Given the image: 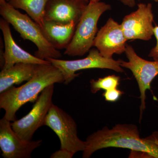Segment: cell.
Here are the masks:
<instances>
[{"label": "cell", "mask_w": 158, "mask_h": 158, "mask_svg": "<svg viewBox=\"0 0 158 158\" xmlns=\"http://www.w3.org/2000/svg\"><path fill=\"white\" fill-rule=\"evenodd\" d=\"M37 64L19 63L0 73V93H2L15 85H19L27 81L32 77Z\"/></svg>", "instance_id": "obj_15"}, {"label": "cell", "mask_w": 158, "mask_h": 158, "mask_svg": "<svg viewBox=\"0 0 158 158\" xmlns=\"http://www.w3.org/2000/svg\"><path fill=\"white\" fill-rule=\"evenodd\" d=\"M77 25L75 22L64 24L44 20L40 28L46 39L55 48L65 49L73 39Z\"/></svg>", "instance_id": "obj_14"}, {"label": "cell", "mask_w": 158, "mask_h": 158, "mask_svg": "<svg viewBox=\"0 0 158 158\" xmlns=\"http://www.w3.org/2000/svg\"><path fill=\"white\" fill-rule=\"evenodd\" d=\"M0 29L2 33L5 45L2 69L10 68L19 63L37 65L50 63L47 60L39 59L31 55L18 45L12 37L9 24L3 18L0 19Z\"/></svg>", "instance_id": "obj_12"}, {"label": "cell", "mask_w": 158, "mask_h": 158, "mask_svg": "<svg viewBox=\"0 0 158 158\" xmlns=\"http://www.w3.org/2000/svg\"><path fill=\"white\" fill-rule=\"evenodd\" d=\"M54 85L45 88L36 100L31 111L23 118L13 121L11 127L24 140H32L34 133L44 125L46 117L53 104Z\"/></svg>", "instance_id": "obj_7"}, {"label": "cell", "mask_w": 158, "mask_h": 158, "mask_svg": "<svg viewBox=\"0 0 158 158\" xmlns=\"http://www.w3.org/2000/svg\"><path fill=\"white\" fill-rule=\"evenodd\" d=\"M124 6H127L130 8H133L136 5V0H118Z\"/></svg>", "instance_id": "obj_21"}, {"label": "cell", "mask_w": 158, "mask_h": 158, "mask_svg": "<svg viewBox=\"0 0 158 158\" xmlns=\"http://www.w3.org/2000/svg\"><path fill=\"white\" fill-rule=\"evenodd\" d=\"M127 62L119 59L120 65L123 68L130 69L138 83L140 92V120L146 108V91L150 90L151 84L158 75V60L150 61L142 59L136 53L132 46L127 44L125 52Z\"/></svg>", "instance_id": "obj_8"}, {"label": "cell", "mask_w": 158, "mask_h": 158, "mask_svg": "<svg viewBox=\"0 0 158 158\" xmlns=\"http://www.w3.org/2000/svg\"><path fill=\"white\" fill-rule=\"evenodd\" d=\"M44 125L50 128L59 137L62 149L69 151L74 154L83 152L86 142L77 135L75 121L67 113L53 104L46 117Z\"/></svg>", "instance_id": "obj_5"}, {"label": "cell", "mask_w": 158, "mask_h": 158, "mask_svg": "<svg viewBox=\"0 0 158 158\" xmlns=\"http://www.w3.org/2000/svg\"><path fill=\"white\" fill-rule=\"evenodd\" d=\"M154 35L156 40V44L155 46L150 51L148 56L152 58L153 60H158V26H155L154 30Z\"/></svg>", "instance_id": "obj_19"}, {"label": "cell", "mask_w": 158, "mask_h": 158, "mask_svg": "<svg viewBox=\"0 0 158 158\" xmlns=\"http://www.w3.org/2000/svg\"><path fill=\"white\" fill-rule=\"evenodd\" d=\"M42 140L27 141L20 138L11 127V121L6 118L0 120V148L4 158H30Z\"/></svg>", "instance_id": "obj_10"}, {"label": "cell", "mask_w": 158, "mask_h": 158, "mask_svg": "<svg viewBox=\"0 0 158 158\" xmlns=\"http://www.w3.org/2000/svg\"><path fill=\"white\" fill-rule=\"evenodd\" d=\"M82 157L89 158L97 151L110 147L127 148L140 154V156L158 158V131L141 138L137 126L116 124L112 128L105 127L86 139Z\"/></svg>", "instance_id": "obj_1"}, {"label": "cell", "mask_w": 158, "mask_h": 158, "mask_svg": "<svg viewBox=\"0 0 158 158\" xmlns=\"http://www.w3.org/2000/svg\"><path fill=\"white\" fill-rule=\"evenodd\" d=\"M152 1H154V2H156L158 3V0H152Z\"/></svg>", "instance_id": "obj_23"}, {"label": "cell", "mask_w": 158, "mask_h": 158, "mask_svg": "<svg viewBox=\"0 0 158 158\" xmlns=\"http://www.w3.org/2000/svg\"><path fill=\"white\" fill-rule=\"evenodd\" d=\"M120 77L115 75H109L98 80L92 79L90 81V90L92 94H95L100 90H106L118 88L120 81Z\"/></svg>", "instance_id": "obj_17"}, {"label": "cell", "mask_w": 158, "mask_h": 158, "mask_svg": "<svg viewBox=\"0 0 158 158\" xmlns=\"http://www.w3.org/2000/svg\"><path fill=\"white\" fill-rule=\"evenodd\" d=\"M88 2L85 0H48L44 20L77 24Z\"/></svg>", "instance_id": "obj_13"}, {"label": "cell", "mask_w": 158, "mask_h": 158, "mask_svg": "<svg viewBox=\"0 0 158 158\" xmlns=\"http://www.w3.org/2000/svg\"><path fill=\"white\" fill-rule=\"evenodd\" d=\"M0 14L13 26L23 39L35 44L37 48L35 56L44 60L48 58L60 59L62 56L59 50L55 48L46 39L40 27L29 15L21 13L7 1L0 4Z\"/></svg>", "instance_id": "obj_3"}, {"label": "cell", "mask_w": 158, "mask_h": 158, "mask_svg": "<svg viewBox=\"0 0 158 158\" xmlns=\"http://www.w3.org/2000/svg\"><path fill=\"white\" fill-rule=\"evenodd\" d=\"M111 6L101 0H90L77 24L74 34L64 54L70 56H82L89 52L98 32L100 17Z\"/></svg>", "instance_id": "obj_4"}, {"label": "cell", "mask_w": 158, "mask_h": 158, "mask_svg": "<svg viewBox=\"0 0 158 158\" xmlns=\"http://www.w3.org/2000/svg\"><path fill=\"white\" fill-rule=\"evenodd\" d=\"M6 1L7 0H0V4H2V3L4 2H6Z\"/></svg>", "instance_id": "obj_22"}, {"label": "cell", "mask_w": 158, "mask_h": 158, "mask_svg": "<svg viewBox=\"0 0 158 158\" xmlns=\"http://www.w3.org/2000/svg\"><path fill=\"white\" fill-rule=\"evenodd\" d=\"M85 1H87V2H89L90 0H85Z\"/></svg>", "instance_id": "obj_24"}, {"label": "cell", "mask_w": 158, "mask_h": 158, "mask_svg": "<svg viewBox=\"0 0 158 158\" xmlns=\"http://www.w3.org/2000/svg\"><path fill=\"white\" fill-rule=\"evenodd\" d=\"M46 60L61 71L64 77V84L65 85H68L79 75V73H76L79 70L90 69H106L120 73L124 72L119 60H115L113 58H105L97 48L90 49L88 56L83 59L64 60L48 58Z\"/></svg>", "instance_id": "obj_6"}, {"label": "cell", "mask_w": 158, "mask_h": 158, "mask_svg": "<svg viewBox=\"0 0 158 158\" xmlns=\"http://www.w3.org/2000/svg\"><path fill=\"white\" fill-rule=\"evenodd\" d=\"M74 154L66 149L60 148L59 150L55 152L51 156V158H72Z\"/></svg>", "instance_id": "obj_20"}, {"label": "cell", "mask_w": 158, "mask_h": 158, "mask_svg": "<svg viewBox=\"0 0 158 158\" xmlns=\"http://www.w3.org/2000/svg\"><path fill=\"white\" fill-rule=\"evenodd\" d=\"M124 92L118 90V88L106 90L103 94L105 100L110 102H115L118 101Z\"/></svg>", "instance_id": "obj_18"}, {"label": "cell", "mask_w": 158, "mask_h": 158, "mask_svg": "<svg viewBox=\"0 0 158 158\" xmlns=\"http://www.w3.org/2000/svg\"><path fill=\"white\" fill-rule=\"evenodd\" d=\"M151 3H140L138 9L126 15L121 24L127 40L148 41L154 35V15Z\"/></svg>", "instance_id": "obj_9"}, {"label": "cell", "mask_w": 158, "mask_h": 158, "mask_svg": "<svg viewBox=\"0 0 158 158\" xmlns=\"http://www.w3.org/2000/svg\"><path fill=\"white\" fill-rule=\"evenodd\" d=\"M7 2L16 9H20L37 24L42 27L44 22V14L48 0H7Z\"/></svg>", "instance_id": "obj_16"}, {"label": "cell", "mask_w": 158, "mask_h": 158, "mask_svg": "<svg viewBox=\"0 0 158 158\" xmlns=\"http://www.w3.org/2000/svg\"><path fill=\"white\" fill-rule=\"evenodd\" d=\"M127 40L121 24L110 18L98 32L93 46L98 50L102 56L111 59L114 54L120 55L125 52Z\"/></svg>", "instance_id": "obj_11"}, {"label": "cell", "mask_w": 158, "mask_h": 158, "mask_svg": "<svg viewBox=\"0 0 158 158\" xmlns=\"http://www.w3.org/2000/svg\"><path fill=\"white\" fill-rule=\"evenodd\" d=\"M64 82L62 73L52 64H38L27 83L18 87L12 86L0 94V108L5 110L4 117L11 122L17 120L16 112L23 106L36 101L38 94L50 85Z\"/></svg>", "instance_id": "obj_2"}]
</instances>
